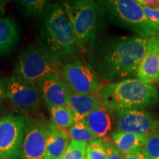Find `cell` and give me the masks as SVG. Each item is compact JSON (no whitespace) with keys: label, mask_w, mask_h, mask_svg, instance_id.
<instances>
[{"label":"cell","mask_w":159,"mask_h":159,"mask_svg":"<svg viewBox=\"0 0 159 159\" xmlns=\"http://www.w3.org/2000/svg\"><path fill=\"white\" fill-rule=\"evenodd\" d=\"M149 38H107L95 47L90 66L103 80L118 82L136 75L148 49Z\"/></svg>","instance_id":"obj_1"},{"label":"cell","mask_w":159,"mask_h":159,"mask_svg":"<svg viewBox=\"0 0 159 159\" xmlns=\"http://www.w3.org/2000/svg\"><path fill=\"white\" fill-rule=\"evenodd\" d=\"M99 97L101 102L114 112L147 108L159 101L158 91L152 85L135 78L108 83L102 87Z\"/></svg>","instance_id":"obj_2"},{"label":"cell","mask_w":159,"mask_h":159,"mask_svg":"<svg viewBox=\"0 0 159 159\" xmlns=\"http://www.w3.org/2000/svg\"><path fill=\"white\" fill-rule=\"evenodd\" d=\"M41 35L44 47L60 59L69 56L78 49L76 36L63 6L50 4L43 16Z\"/></svg>","instance_id":"obj_3"},{"label":"cell","mask_w":159,"mask_h":159,"mask_svg":"<svg viewBox=\"0 0 159 159\" xmlns=\"http://www.w3.org/2000/svg\"><path fill=\"white\" fill-rule=\"evenodd\" d=\"M76 36L77 47L84 50L94 43L102 27V4L92 0L63 2L62 4Z\"/></svg>","instance_id":"obj_4"},{"label":"cell","mask_w":159,"mask_h":159,"mask_svg":"<svg viewBox=\"0 0 159 159\" xmlns=\"http://www.w3.org/2000/svg\"><path fill=\"white\" fill-rule=\"evenodd\" d=\"M61 62L45 47L30 45L19 53L14 66V75L35 85L47 77H60Z\"/></svg>","instance_id":"obj_5"},{"label":"cell","mask_w":159,"mask_h":159,"mask_svg":"<svg viewBox=\"0 0 159 159\" xmlns=\"http://www.w3.org/2000/svg\"><path fill=\"white\" fill-rule=\"evenodd\" d=\"M112 17L139 36L159 39V27L145 15L142 5L136 0H112L105 2Z\"/></svg>","instance_id":"obj_6"},{"label":"cell","mask_w":159,"mask_h":159,"mask_svg":"<svg viewBox=\"0 0 159 159\" xmlns=\"http://www.w3.org/2000/svg\"><path fill=\"white\" fill-rule=\"evenodd\" d=\"M60 77L71 92L99 97L102 89L99 77L90 64L77 58L61 63Z\"/></svg>","instance_id":"obj_7"},{"label":"cell","mask_w":159,"mask_h":159,"mask_svg":"<svg viewBox=\"0 0 159 159\" xmlns=\"http://www.w3.org/2000/svg\"><path fill=\"white\" fill-rule=\"evenodd\" d=\"M27 122L23 115L0 116V159H20Z\"/></svg>","instance_id":"obj_8"},{"label":"cell","mask_w":159,"mask_h":159,"mask_svg":"<svg viewBox=\"0 0 159 159\" xmlns=\"http://www.w3.org/2000/svg\"><path fill=\"white\" fill-rule=\"evenodd\" d=\"M40 92L36 85L13 75L7 83L6 98L16 110L21 113H31L39 105Z\"/></svg>","instance_id":"obj_9"},{"label":"cell","mask_w":159,"mask_h":159,"mask_svg":"<svg viewBox=\"0 0 159 159\" xmlns=\"http://www.w3.org/2000/svg\"><path fill=\"white\" fill-rule=\"evenodd\" d=\"M116 128L114 131L130 133L143 137H148L156 132L158 122L148 111L132 109L114 111Z\"/></svg>","instance_id":"obj_10"},{"label":"cell","mask_w":159,"mask_h":159,"mask_svg":"<svg viewBox=\"0 0 159 159\" xmlns=\"http://www.w3.org/2000/svg\"><path fill=\"white\" fill-rule=\"evenodd\" d=\"M49 136V123L40 119L27 122L20 159H43Z\"/></svg>","instance_id":"obj_11"},{"label":"cell","mask_w":159,"mask_h":159,"mask_svg":"<svg viewBox=\"0 0 159 159\" xmlns=\"http://www.w3.org/2000/svg\"><path fill=\"white\" fill-rule=\"evenodd\" d=\"M38 85L47 108L68 105L71 91L61 77L51 75L43 79Z\"/></svg>","instance_id":"obj_12"},{"label":"cell","mask_w":159,"mask_h":159,"mask_svg":"<svg viewBox=\"0 0 159 159\" xmlns=\"http://www.w3.org/2000/svg\"><path fill=\"white\" fill-rule=\"evenodd\" d=\"M159 41L157 38L148 39V49L139 66L136 77L139 80L152 85L158 82Z\"/></svg>","instance_id":"obj_13"},{"label":"cell","mask_w":159,"mask_h":159,"mask_svg":"<svg viewBox=\"0 0 159 159\" xmlns=\"http://www.w3.org/2000/svg\"><path fill=\"white\" fill-rule=\"evenodd\" d=\"M115 119L116 116L114 111L101 103L85 120L93 134L101 139L110 134L114 127Z\"/></svg>","instance_id":"obj_14"},{"label":"cell","mask_w":159,"mask_h":159,"mask_svg":"<svg viewBox=\"0 0 159 159\" xmlns=\"http://www.w3.org/2000/svg\"><path fill=\"white\" fill-rule=\"evenodd\" d=\"M69 136L64 129L49 123V136L43 159H63L69 144Z\"/></svg>","instance_id":"obj_15"},{"label":"cell","mask_w":159,"mask_h":159,"mask_svg":"<svg viewBox=\"0 0 159 159\" xmlns=\"http://www.w3.org/2000/svg\"><path fill=\"white\" fill-rule=\"evenodd\" d=\"M101 103L97 96L71 92L68 106L72 113L74 122L76 123L85 119Z\"/></svg>","instance_id":"obj_16"},{"label":"cell","mask_w":159,"mask_h":159,"mask_svg":"<svg viewBox=\"0 0 159 159\" xmlns=\"http://www.w3.org/2000/svg\"><path fill=\"white\" fill-rule=\"evenodd\" d=\"M19 39L16 23L11 18L0 19V56L13 51Z\"/></svg>","instance_id":"obj_17"},{"label":"cell","mask_w":159,"mask_h":159,"mask_svg":"<svg viewBox=\"0 0 159 159\" xmlns=\"http://www.w3.org/2000/svg\"><path fill=\"white\" fill-rule=\"evenodd\" d=\"M111 139L113 144L119 152L125 156L136 149L144 147L147 138L130 133L114 131L111 135Z\"/></svg>","instance_id":"obj_18"},{"label":"cell","mask_w":159,"mask_h":159,"mask_svg":"<svg viewBox=\"0 0 159 159\" xmlns=\"http://www.w3.org/2000/svg\"><path fill=\"white\" fill-rule=\"evenodd\" d=\"M48 110L50 114L52 123L60 128H70L74 125V117L68 105L61 107H52Z\"/></svg>","instance_id":"obj_19"},{"label":"cell","mask_w":159,"mask_h":159,"mask_svg":"<svg viewBox=\"0 0 159 159\" xmlns=\"http://www.w3.org/2000/svg\"><path fill=\"white\" fill-rule=\"evenodd\" d=\"M69 135L71 140L85 142L87 144L98 139L90 130L85 119L71 125L69 128Z\"/></svg>","instance_id":"obj_20"},{"label":"cell","mask_w":159,"mask_h":159,"mask_svg":"<svg viewBox=\"0 0 159 159\" xmlns=\"http://www.w3.org/2000/svg\"><path fill=\"white\" fill-rule=\"evenodd\" d=\"M22 13L26 16L39 17L44 15L50 3L45 0H22L19 1Z\"/></svg>","instance_id":"obj_21"},{"label":"cell","mask_w":159,"mask_h":159,"mask_svg":"<svg viewBox=\"0 0 159 159\" xmlns=\"http://www.w3.org/2000/svg\"><path fill=\"white\" fill-rule=\"evenodd\" d=\"M88 144L71 140L63 159H83L86 157Z\"/></svg>","instance_id":"obj_22"},{"label":"cell","mask_w":159,"mask_h":159,"mask_svg":"<svg viewBox=\"0 0 159 159\" xmlns=\"http://www.w3.org/2000/svg\"><path fill=\"white\" fill-rule=\"evenodd\" d=\"M86 157L89 159H107L105 144L102 139H96L88 144Z\"/></svg>","instance_id":"obj_23"},{"label":"cell","mask_w":159,"mask_h":159,"mask_svg":"<svg viewBox=\"0 0 159 159\" xmlns=\"http://www.w3.org/2000/svg\"><path fill=\"white\" fill-rule=\"evenodd\" d=\"M144 148L149 159H159V132L147 137Z\"/></svg>","instance_id":"obj_24"},{"label":"cell","mask_w":159,"mask_h":159,"mask_svg":"<svg viewBox=\"0 0 159 159\" xmlns=\"http://www.w3.org/2000/svg\"><path fill=\"white\" fill-rule=\"evenodd\" d=\"M106 150L107 159H123V156L117 150L113 142H103Z\"/></svg>","instance_id":"obj_25"},{"label":"cell","mask_w":159,"mask_h":159,"mask_svg":"<svg viewBox=\"0 0 159 159\" xmlns=\"http://www.w3.org/2000/svg\"><path fill=\"white\" fill-rule=\"evenodd\" d=\"M145 15L152 23L159 27V7L158 8H150L148 6L142 5Z\"/></svg>","instance_id":"obj_26"},{"label":"cell","mask_w":159,"mask_h":159,"mask_svg":"<svg viewBox=\"0 0 159 159\" xmlns=\"http://www.w3.org/2000/svg\"><path fill=\"white\" fill-rule=\"evenodd\" d=\"M123 159H149L144 147L138 148L123 156Z\"/></svg>","instance_id":"obj_27"},{"label":"cell","mask_w":159,"mask_h":159,"mask_svg":"<svg viewBox=\"0 0 159 159\" xmlns=\"http://www.w3.org/2000/svg\"><path fill=\"white\" fill-rule=\"evenodd\" d=\"M142 5L148 6L150 8H158L159 7V0L158 1H150V0H137Z\"/></svg>","instance_id":"obj_28"},{"label":"cell","mask_w":159,"mask_h":159,"mask_svg":"<svg viewBox=\"0 0 159 159\" xmlns=\"http://www.w3.org/2000/svg\"><path fill=\"white\" fill-rule=\"evenodd\" d=\"M6 94H7V83L0 80V101L6 98Z\"/></svg>","instance_id":"obj_29"},{"label":"cell","mask_w":159,"mask_h":159,"mask_svg":"<svg viewBox=\"0 0 159 159\" xmlns=\"http://www.w3.org/2000/svg\"><path fill=\"white\" fill-rule=\"evenodd\" d=\"M6 2L2 1L0 0V16L2 15L5 13V6Z\"/></svg>","instance_id":"obj_30"},{"label":"cell","mask_w":159,"mask_h":159,"mask_svg":"<svg viewBox=\"0 0 159 159\" xmlns=\"http://www.w3.org/2000/svg\"><path fill=\"white\" fill-rule=\"evenodd\" d=\"M158 41H159V39H158ZM158 82H159V70H158Z\"/></svg>","instance_id":"obj_31"},{"label":"cell","mask_w":159,"mask_h":159,"mask_svg":"<svg viewBox=\"0 0 159 159\" xmlns=\"http://www.w3.org/2000/svg\"><path fill=\"white\" fill-rule=\"evenodd\" d=\"M83 159H89V158H87V157H85V158H83Z\"/></svg>","instance_id":"obj_32"}]
</instances>
